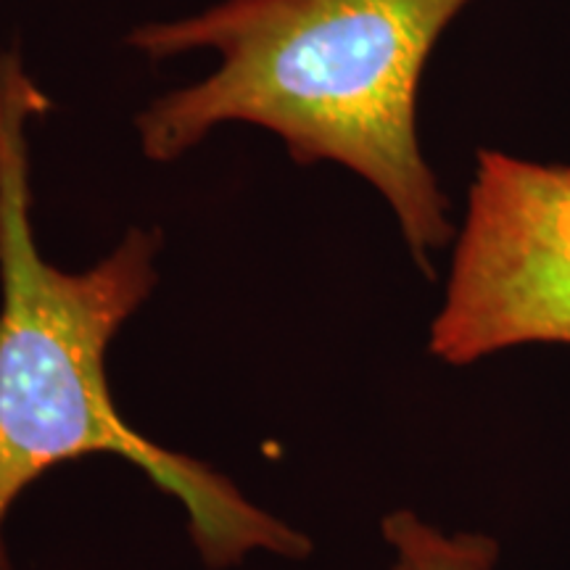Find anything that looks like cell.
<instances>
[{
	"label": "cell",
	"instance_id": "2",
	"mask_svg": "<svg viewBox=\"0 0 570 570\" xmlns=\"http://www.w3.org/2000/svg\"><path fill=\"white\" fill-rule=\"evenodd\" d=\"M48 109L19 51L0 53V570H11L3 523L21 491L85 454L125 458L175 497L209 568L252 552L304 558L306 537L209 465L140 436L114 407L106 348L154 291L159 233L130 230L82 273L40 254L27 125Z\"/></svg>",
	"mask_w": 570,
	"mask_h": 570
},
{
	"label": "cell",
	"instance_id": "3",
	"mask_svg": "<svg viewBox=\"0 0 570 570\" xmlns=\"http://www.w3.org/2000/svg\"><path fill=\"white\" fill-rule=\"evenodd\" d=\"M523 344L570 346V167L481 148L431 352L470 365Z\"/></svg>",
	"mask_w": 570,
	"mask_h": 570
},
{
	"label": "cell",
	"instance_id": "1",
	"mask_svg": "<svg viewBox=\"0 0 570 570\" xmlns=\"http://www.w3.org/2000/svg\"><path fill=\"white\" fill-rule=\"evenodd\" d=\"M473 0H217L148 21L125 42L151 61L212 51L204 80L138 114L140 151L167 164L223 125L273 132L302 167L333 161L386 198L412 256L452 238L449 202L417 135V92L446 27Z\"/></svg>",
	"mask_w": 570,
	"mask_h": 570
},
{
	"label": "cell",
	"instance_id": "4",
	"mask_svg": "<svg viewBox=\"0 0 570 570\" xmlns=\"http://www.w3.org/2000/svg\"><path fill=\"white\" fill-rule=\"evenodd\" d=\"M386 537L396 547V570H487L494 560L487 539H446L410 512L386 520Z\"/></svg>",
	"mask_w": 570,
	"mask_h": 570
}]
</instances>
